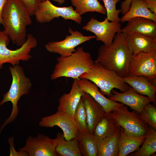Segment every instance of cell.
<instances>
[{"label":"cell","instance_id":"30bf717a","mask_svg":"<svg viewBox=\"0 0 156 156\" xmlns=\"http://www.w3.org/2000/svg\"><path fill=\"white\" fill-rule=\"evenodd\" d=\"M68 31L70 35H66L64 40L49 42L45 44L46 49L50 52L59 54L61 57L68 56L76 51V47L96 37L95 35L84 36L78 31H73L70 27Z\"/></svg>","mask_w":156,"mask_h":156},{"label":"cell","instance_id":"5b68a950","mask_svg":"<svg viewBox=\"0 0 156 156\" xmlns=\"http://www.w3.org/2000/svg\"><path fill=\"white\" fill-rule=\"evenodd\" d=\"M79 78H84L92 82L100 88V92L109 98L112 95V90L115 88L122 92L127 91L129 86L114 71L107 69L94 61L92 67Z\"/></svg>","mask_w":156,"mask_h":156},{"label":"cell","instance_id":"9a60e30c","mask_svg":"<svg viewBox=\"0 0 156 156\" xmlns=\"http://www.w3.org/2000/svg\"><path fill=\"white\" fill-rule=\"evenodd\" d=\"M80 88L89 94L103 108L106 113L111 112L125 105L114 101L104 96L99 91L98 87L94 83L84 78L77 79Z\"/></svg>","mask_w":156,"mask_h":156},{"label":"cell","instance_id":"4dcf8cb0","mask_svg":"<svg viewBox=\"0 0 156 156\" xmlns=\"http://www.w3.org/2000/svg\"><path fill=\"white\" fill-rule=\"evenodd\" d=\"M102 1L106 11V18L111 21L120 22V18L119 16L121 13V9L117 10L116 4L120 0H99Z\"/></svg>","mask_w":156,"mask_h":156},{"label":"cell","instance_id":"5bb4252c","mask_svg":"<svg viewBox=\"0 0 156 156\" xmlns=\"http://www.w3.org/2000/svg\"><path fill=\"white\" fill-rule=\"evenodd\" d=\"M111 93L112 95L109 99L129 106L140 114L144 106L151 102L149 97L137 93L130 86L129 89L125 92H119L113 89Z\"/></svg>","mask_w":156,"mask_h":156},{"label":"cell","instance_id":"74e56055","mask_svg":"<svg viewBox=\"0 0 156 156\" xmlns=\"http://www.w3.org/2000/svg\"><path fill=\"white\" fill-rule=\"evenodd\" d=\"M142 0L143 1H145L148 0Z\"/></svg>","mask_w":156,"mask_h":156},{"label":"cell","instance_id":"52a82bcc","mask_svg":"<svg viewBox=\"0 0 156 156\" xmlns=\"http://www.w3.org/2000/svg\"><path fill=\"white\" fill-rule=\"evenodd\" d=\"M111 113L118 126L122 127L127 135L141 136L146 135L149 131V126L141 119L140 114L134 110L129 111L125 105Z\"/></svg>","mask_w":156,"mask_h":156},{"label":"cell","instance_id":"7a4b0ae2","mask_svg":"<svg viewBox=\"0 0 156 156\" xmlns=\"http://www.w3.org/2000/svg\"><path fill=\"white\" fill-rule=\"evenodd\" d=\"M132 55L128 48L126 34L121 32L116 34L110 45L103 44L100 47L94 61L123 77L129 75V65Z\"/></svg>","mask_w":156,"mask_h":156},{"label":"cell","instance_id":"8fae6325","mask_svg":"<svg viewBox=\"0 0 156 156\" xmlns=\"http://www.w3.org/2000/svg\"><path fill=\"white\" fill-rule=\"evenodd\" d=\"M109 21L106 18L100 21L92 17L82 29L94 33L96 40L109 46L112 44L116 34L121 32V27L120 22Z\"/></svg>","mask_w":156,"mask_h":156},{"label":"cell","instance_id":"ba28073f","mask_svg":"<svg viewBox=\"0 0 156 156\" xmlns=\"http://www.w3.org/2000/svg\"><path fill=\"white\" fill-rule=\"evenodd\" d=\"M129 73L131 75L145 77L156 83V49L132 55Z\"/></svg>","mask_w":156,"mask_h":156},{"label":"cell","instance_id":"8d00e7d4","mask_svg":"<svg viewBox=\"0 0 156 156\" xmlns=\"http://www.w3.org/2000/svg\"><path fill=\"white\" fill-rule=\"evenodd\" d=\"M46 0H52L57 2L59 5H61L63 4L65 2V0H42V1Z\"/></svg>","mask_w":156,"mask_h":156},{"label":"cell","instance_id":"8992f818","mask_svg":"<svg viewBox=\"0 0 156 156\" xmlns=\"http://www.w3.org/2000/svg\"><path fill=\"white\" fill-rule=\"evenodd\" d=\"M10 39L4 31L0 30V70L5 63L12 66L18 65L21 61H28L32 57L30 54L32 49L37 46L36 38L32 34L27 35L25 42L20 48L12 50L7 47Z\"/></svg>","mask_w":156,"mask_h":156},{"label":"cell","instance_id":"f546056e","mask_svg":"<svg viewBox=\"0 0 156 156\" xmlns=\"http://www.w3.org/2000/svg\"><path fill=\"white\" fill-rule=\"evenodd\" d=\"M141 119L149 126L156 130V108L150 103L147 104L140 114Z\"/></svg>","mask_w":156,"mask_h":156},{"label":"cell","instance_id":"484cf974","mask_svg":"<svg viewBox=\"0 0 156 156\" xmlns=\"http://www.w3.org/2000/svg\"><path fill=\"white\" fill-rule=\"evenodd\" d=\"M76 138L81 152L84 156H97L98 140L89 131L78 132Z\"/></svg>","mask_w":156,"mask_h":156},{"label":"cell","instance_id":"4316f807","mask_svg":"<svg viewBox=\"0 0 156 156\" xmlns=\"http://www.w3.org/2000/svg\"><path fill=\"white\" fill-rule=\"evenodd\" d=\"M75 10L80 15L88 12L106 13L104 6L98 0H70Z\"/></svg>","mask_w":156,"mask_h":156},{"label":"cell","instance_id":"ac0fdd59","mask_svg":"<svg viewBox=\"0 0 156 156\" xmlns=\"http://www.w3.org/2000/svg\"><path fill=\"white\" fill-rule=\"evenodd\" d=\"M126 34L128 48L132 55L156 49V38L137 33Z\"/></svg>","mask_w":156,"mask_h":156},{"label":"cell","instance_id":"1f68e13d","mask_svg":"<svg viewBox=\"0 0 156 156\" xmlns=\"http://www.w3.org/2000/svg\"><path fill=\"white\" fill-rule=\"evenodd\" d=\"M25 5L31 16L34 15L42 0H19Z\"/></svg>","mask_w":156,"mask_h":156},{"label":"cell","instance_id":"2e32d148","mask_svg":"<svg viewBox=\"0 0 156 156\" xmlns=\"http://www.w3.org/2000/svg\"><path fill=\"white\" fill-rule=\"evenodd\" d=\"M68 93H64L59 99L58 111L68 114L73 118L75 111L85 92L79 87L77 79H74Z\"/></svg>","mask_w":156,"mask_h":156},{"label":"cell","instance_id":"4fadbf2b","mask_svg":"<svg viewBox=\"0 0 156 156\" xmlns=\"http://www.w3.org/2000/svg\"><path fill=\"white\" fill-rule=\"evenodd\" d=\"M39 125L46 128L59 127L67 140L76 138L79 132L73 118L65 112L58 110L54 114L42 118Z\"/></svg>","mask_w":156,"mask_h":156},{"label":"cell","instance_id":"e575fe53","mask_svg":"<svg viewBox=\"0 0 156 156\" xmlns=\"http://www.w3.org/2000/svg\"><path fill=\"white\" fill-rule=\"evenodd\" d=\"M131 0H125L120 4L121 13L123 14H126L130 8Z\"/></svg>","mask_w":156,"mask_h":156},{"label":"cell","instance_id":"e0dca14e","mask_svg":"<svg viewBox=\"0 0 156 156\" xmlns=\"http://www.w3.org/2000/svg\"><path fill=\"white\" fill-rule=\"evenodd\" d=\"M123 81L131 86L139 94L146 95L153 104H156V83H153L146 77L129 75L122 77Z\"/></svg>","mask_w":156,"mask_h":156},{"label":"cell","instance_id":"d6a6232c","mask_svg":"<svg viewBox=\"0 0 156 156\" xmlns=\"http://www.w3.org/2000/svg\"><path fill=\"white\" fill-rule=\"evenodd\" d=\"M14 138L12 137L9 138L8 142L10 145V156H28L27 153L25 152H18L16 151L14 148Z\"/></svg>","mask_w":156,"mask_h":156},{"label":"cell","instance_id":"ffe728a7","mask_svg":"<svg viewBox=\"0 0 156 156\" xmlns=\"http://www.w3.org/2000/svg\"><path fill=\"white\" fill-rule=\"evenodd\" d=\"M86 115L88 129L93 134L97 123L105 113L103 107L88 94L85 92L82 96Z\"/></svg>","mask_w":156,"mask_h":156},{"label":"cell","instance_id":"603a6c76","mask_svg":"<svg viewBox=\"0 0 156 156\" xmlns=\"http://www.w3.org/2000/svg\"><path fill=\"white\" fill-rule=\"evenodd\" d=\"M118 127L111 112L105 113L97 123L93 134L98 140H100L114 134Z\"/></svg>","mask_w":156,"mask_h":156},{"label":"cell","instance_id":"7c38bea8","mask_svg":"<svg viewBox=\"0 0 156 156\" xmlns=\"http://www.w3.org/2000/svg\"><path fill=\"white\" fill-rule=\"evenodd\" d=\"M56 138L52 139L49 136L40 133L36 137L29 136L25 146L18 151L25 152L29 156H56Z\"/></svg>","mask_w":156,"mask_h":156},{"label":"cell","instance_id":"83f0119b","mask_svg":"<svg viewBox=\"0 0 156 156\" xmlns=\"http://www.w3.org/2000/svg\"><path fill=\"white\" fill-rule=\"evenodd\" d=\"M156 130L149 126L148 132L141 147L135 152L129 154L131 156L153 155L156 151Z\"/></svg>","mask_w":156,"mask_h":156},{"label":"cell","instance_id":"6da1fadb","mask_svg":"<svg viewBox=\"0 0 156 156\" xmlns=\"http://www.w3.org/2000/svg\"><path fill=\"white\" fill-rule=\"evenodd\" d=\"M30 13L19 0H7L2 13L4 31L13 44L21 47L27 38V27L31 24Z\"/></svg>","mask_w":156,"mask_h":156},{"label":"cell","instance_id":"3957f363","mask_svg":"<svg viewBox=\"0 0 156 156\" xmlns=\"http://www.w3.org/2000/svg\"><path fill=\"white\" fill-rule=\"evenodd\" d=\"M57 61L51 75L53 80L62 77L78 79L81 75L89 71L94 63L90 54L85 51L82 47H78L70 55L57 57Z\"/></svg>","mask_w":156,"mask_h":156},{"label":"cell","instance_id":"d4e9b609","mask_svg":"<svg viewBox=\"0 0 156 156\" xmlns=\"http://www.w3.org/2000/svg\"><path fill=\"white\" fill-rule=\"evenodd\" d=\"M56 138L57 142L55 151L60 156H82L76 138L67 140L65 139L63 134L58 132L57 134Z\"/></svg>","mask_w":156,"mask_h":156},{"label":"cell","instance_id":"d6986e66","mask_svg":"<svg viewBox=\"0 0 156 156\" xmlns=\"http://www.w3.org/2000/svg\"><path fill=\"white\" fill-rule=\"evenodd\" d=\"M121 32L137 33L156 38V22L142 17L132 18L127 21Z\"/></svg>","mask_w":156,"mask_h":156},{"label":"cell","instance_id":"277c9868","mask_svg":"<svg viewBox=\"0 0 156 156\" xmlns=\"http://www.w3.org/2000/svg\"><path fill=\"white\" fill-rule=\"evenodd\" d=\"M9 69L12 76V82L8 91L3 95L0 106L7 102H10L12 108L10 116L5 121L1 131L16 118L19 112L18 102L21 97L29 92L32 86L30 79L26 76L22 66L19 64L12 66L9 67Z\"/></svg>","mask_w":156,"mask_h":156},{"label":"cell","instance_id":"cb8c5ba5","mask_svg":"<svg viewBox=\"0 0 156 156\" xmlns=\"http://www.w3.org/2000/svg\"><path fill=\"white\" fill-rule=\"evenodd\" d=\"M136 17L146 18L156 22V14L147 8L142 0H131L129 9L120 18V22L124 23Z\"/></svg>","mask_w":156,"mask_h":156},{"label":"cell","instance_id":"7402d4cb","mask_svg":"<svg viewBox=\"0 0 156 156\" xmlns=\"http://www.w3.org/2000/svg\"><path fill=\"white\" fill-rule=\"evenodd\" d=\"M120 132L121 127L119 126L112 135L98 140L97 156H118V140Z\"/></svg>","mask_w":156,"mask_h":156},{"label":"cell","instance_id":"44dd1931","mask_svg":"<svg viewBox=\"0 0 156 156\" xmlns=\"http://www.w3.org/2000/svg\"><path fill=\"white\" fill-rule=\"evenodd\" d=\"M146 135L139 136L128 135L121 127V132L118 140V156H126L138 150L144 141Z\"/></svg>","mask_w":156,"mask_h":156},{"label":"cell","instance_id":"9c48e42d","mask_svg":"<svg viewBox=\"0 0 156 156\" xmlns=\"http://www.w3.org/2000/svg\"><path fill=\"white\" fill-rule=\"evenodd\" d=\"M37 21L40 23H49L60 17L64 20H71L81 24V16L73 9L72 6L58 7L53 5L49 0L42 1L34 15Z\"/></svg>","mask_w":156,"mask_h":156},{"label":"cell","instance_id":"836d02e7","mask_svg":"<svg viewBox=\"0 0 156 156\" xmlns=\"http://www.w3.org/2000/svg\"><path fill=\"white\" fill-rule=\"evenodd\" d=\"M143 1L146 7L152 12L156 14V0H148Z\"/></svg>","mask_w":156,"mask_h":156},{"label":"cell","instance_id":"d590c367","mask_svg":"<svg viewBox=\"0 0 156 156\" xmlns=\"http://www.w3.org/2000/svg\"><path fill=\"white\" fill-rule=\"evenodd\" d=\"M7 0H0V24H3L2 13L3 7Z\"/></svg>","mask_w":156,"mask_h":156},{"label":"cell","instance_id":"f1b7e54d","mask_svg":"<svg viewBox=\"0 0 156 156\" xmlns=\"http://www.w3.org/2000/svg\"><path fill=\"white\" fill-rule=\"evenodd\" d=\"M73 118L79 132L89 131L87 124L86 113L82 96L75 111Z\"/></svg>","mask_w":156,"mask_h":156}]
</instances>
